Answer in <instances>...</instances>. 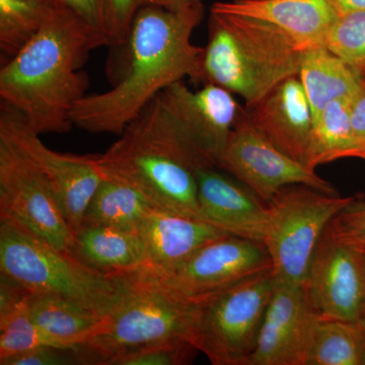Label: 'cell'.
Instances as JSON below:
<instances>
[{"mask_svg": "<svg viewBox=\"0 0 365 365\" xmlns=\"http://www.w3.org/2000/svg\"><path fill=\"white\" fill-rule=\"evenodd\" d=\"M359 74L360 76V78L364 79L365 81V67L364 69H361V71H359Z\"/></svg>", "mask_w": 365, "mask_h": 365, "instance_id": "cell-38", "label": "cell"}, {"mask_svg": "<svg viewBox=\"0 0 365 365\" xmlns=\"http://www.w3.org/2000/svg\"><path fill=\"white\" fill-rule=\"evenodd\" d=\"M104 177L129 186L155 208L200 220L197 173L215 167L196 148L160 95L102 155Z\"/></svg>", "mask_w": 365, "mask_h": 365, "instance_id": "cell-3", "label": "cell"}, {"mask_svg": "<svg viewBox=\"0 0 365 365\" xmlns=\"http://www.w3.org/2000/svg\"><path fill=\"white\" fill-rule=\"evenodd\" d=\"M198 350L186 340L158 343L129 353L116 365H182L191 364Z\"/></svg>", "mask_w": 365, "mask_h": 365, "instance_id": "cell-29", "label": "cell"}, {"mask_svg": "<svg viewBox=\"0 0 365 365\" xmlns=\"http://www.w3.org/2000/svg\"><path fill=\"white\" fill-rule=\"evenodd\" d=\"M28 299L13 311L0 314V361L41 346L64 348L34 323L26 309Z\"/></svg>", "mask_w": 365, "mask_h": 365, "instance_id": "cell-27", "label": "cell"}, {"mask_svg": "<svg viewBox=\"0 0 365 365\" xmlns=\"http://www.w3.org/2000/svg\"><path fill=\"white\" fill-rule=\"evenodd\" d=\"M0 129L13 137L44 173L74 235L83 227L86 209L104 179L97 155H74L47 148L20 113L1 104Z\"/></svg>", "mask_w": 365, "mask_h": 365, "instance_id": "cell-12", "label": "cell"}, {"mask_svg": "<svg viewBox=\"0 0 365 365\" xmlns=\"http://www.w3.org/2000/svg\"><path fill=\"white\" fill-rule=\"evenodd\" d=\"M319 319L306 282L276 281L248 365H307Z\"/></svg>", "mask_w": 365, "mask_h": 365, "instance_id": "cell-13", "label": "cell"}, {"mask_svg": "<svg viewBox=\"0 0 365 365\" xmlns=\"http://www.w3.org/2000/svg\"><path fill=\"white\" fill-rule=\"evenodd\" d=\"M140 0H106V37L112 46L127 43Z\"/></svg>", "mask_w": 365, "mask_h": 365, "instance_id": "cell-31", "label": "cell"}, {"mask_svg": "<svg viewBox=\"0 0 365 365\" xmlns=\"http://www.w3.org/2000/svg\"><path fill=\"white\" fill-rule=\"evenodd\" d=\"M246 110L252 123L271 143L304 165L314 116L299 76L281 81Z\"/></svg>", "mask_w": 365, "mask_h": 365, "instance_id": "cell-18", "label": "cell"}, {"mask_svg": "<svg viewBox=\"0 0 365 365\" xmlns=\"http://www.w3.org/2000/svg\"><path fill=\"white\" fill-rule=\"evenodd\" d=\"M105 45V35L60 4L40 32L2 64V104L20 113L39 135L66 133L73 126L72 108L90 85L81 68L93 50Z\"/></svg>", "mask_w": 365, "mask_h": 365, "instance_id": "cell-2", "label": "cell"}, {"mask_svg": "<svg viewBox=\"0 0 365 365\" xmlns=\"http://www.w3.org/2000/svg\"><path fill=\"white\" fill-rule=\"evenodd\" d=\"M0 217L56 248L71 252L74 235L51 185L31 155L0 129Z\"/></svg>", "mask_w": 365, "mask_h": 365, "instance_id": "cell-9", "label": "cell"}, {"mask_svg": "<svg viewBox=\"0 0 365 365\" xmlns=\"http://www.w3.org/2000/svg\"><path fill=\"white\" fill-rule=\"evenodd\" d=\"M327 232L335 241L365 248V202L355 199L329 223Z\"/></svg>", "mask_w": 365, "mask_h": 365, "instance_id": "cell-30", "label": "cell"}, {"mask_svg": "<svg viewBox=\"0 0 365 365\" xmlns=\"http://www.w3.org/2000/svg\"><path fill=\"white\" fill-rule=\"evenodd\" d=\"M160 95L196 148L211 165L218 167L242 109L234 95L212 83L192 91L182 81L168 86Z\"/></svg>", "mask_w": 365, "mask_h": 365, "instance_id": "cell-15", "label": "cell"}, {"mask_svg": "<svg viewBox=\"0 0 365 365\" xmlns=\"http://www.w3.org/2000/svg\"><path fill=\"white\" fill-rule=\"evenodd\" d=\"M61 1L91 28L102 33L106 37V0H61Z\"/></svg>", "mask_w": 365, "mask_h": 365, "instance_id": "cell-33", "label": "cell"}, {"mask_svg": "<svg viewBox=\"0 0 365 365\" xmlns=\"http://www.w3.org/2000/svg\"><path fill=\"white\" fill-rule=\"evenodd\" d=\"M306 287L321 318L359 321L365 306L364 250L335 241L326 228L312 259Z\"/></svg>", "mask_w": 365, "mask_h": 365, "instance_id": "cell-14", "label": "cell"}, {"mask_svg": "<svg viewBox=\"0 0 365 365\" xmlns=\"http://www.w3.org/2000/svg\"><path fill=\"white\" fill-rule=\"evenodd\" d=\"M359 322L360 323V325H361L362 331H364L365 340V306L364 307V309H362L361 314H360Z\"/></svg>", "mask_w": 365, "mask_h": 365, "instance_id": "cell-37", "label": "cell"}, {"mask_svg": "<svg viewBox=\"0 0 365 365\" xmlns=\"http://www.w3.org/2000/svg\"><path fill=\"white\" fill-rule=\"evenodd\" d=\"M302 53L267 24L211 11L203 85L220 86L251 107L281 81L299 74Z\"/></svg>", "mask_w": 365, "mask_h": 365, "instance_id": "cell-4", "label": "cell"}, {"mask_svg": "<svg viewBox=\"0 0 365 365\" xmlns=\"http://www.w3.org/2000/svg\"><path fill=\"white\" fill-rule=\"evenodd\" d=\"M362 250H364V254H365V248H362Z\"/></svg>", "mask_w": 365, "mask_h": 365, "instance_id": "cell-39", "label": "cell"}, {"mask_svg": "<svg viewBox=\"0 0 365 365\" xmlns=\"http://www.w3.org/2000/svg\"><path fill=\"white\" fill-rule=\"evenodd\" d=\"M350 122L359 144L361 160H365V81L361 78L359 93L350 101Z\"/></svg>", "mask_w": 365, "mask_h": 365, "instance_id": "cell-34", "label": "cell"}, {"mask_svg": "<svg viewBox=\"0 0 365 365\" xmlns=\"http://www.w3.org/2000/svg\"><path fill=\"white\" fill-rule=\"evenodd\" d=\"M272 269L261 242L227 235L204 245L187 260L158 278H143L192 304ZM139 277V276H138Z\"/></svg>", "mask_w": 365, "mask_h": 365, "instance_id": "cell-10", "label": "cell"}, {"mask_svg": "<svg viewBox=\"0 0 365 365\" xmlns=\"http://www.w3.org/2000/svg\"><path fill=\"white\" fill-rule=\"evenodd\" d=\"M217 168L246 185L267 204L281 189L290 185H304L330 195H339L316 170L288 157L271 143L252 123L246 108H242L235 122Z\"/></svg>", "mask_w": 365, "mask_h": 365, "instance_id": "cell-11", "label": "cell"}, {"mask_svg": "<svg viewBox=\"0 0 365 365\" xmlns=\"http://www.w3.org/2000/svg\"><path fill=\"white\" fill-rule=\"evenodd\" d=\"M204 9L167 11L144 6L137 11L129 35V66L111 90L79 100L71 123L91 133L120 134L168 86L190 78L203 83L204 48L192 34Z\"/></svg>", "mask_w": 365, "mask_h": 365, "instance_id": "cell-1", "label": "cell"}, {"mask_svg": "<svg viewBox=\"0 0 365 365\" xmlns=\"http://www.w3.org/2000/svg\"><path fill=\"white\" fill-rule=\"evenodd\" d=\"M349 104V101H333L314 118L304 162L309 169L342 158L361 160L350 122Z\"/></svg>", "mask_w": 365, "mask_h": 365, "instance_id": "cell-23", "label": "cell"}, {"mask_svg": "<svg viewBox=\"0 0 365 365\" xmlns=\"http://www.w3.org/2000/svg\"><path fill=\"white\" fill-rule=\"evenodd\" d=\"M0 275L32 294L71 300L107 316L116 309L134 277L111 275L86 265L9 218L0 217Z\"/></svg>", "mask_w": 365, "mask_h": 365, "instance_id": "cell-5", "label": "cell"}, {"mask_svg": "<svg viewBox=\"0 0 365 365\" xmlns=\"http://www.w3.org/2000/svg\"><path fill=\"white\" fill-rule=\"evenodd\" d=\"M336 11L339 14L365 11V0H331Z\"/></svg>", "mask_w": 365, "mask_h": 365, "instance_id": "cell-36", "label": "cell"}, {"mask_svg": "<svg viewBox=\"0 0 365 365\" xmlns=\"http://www.w3.org/2000/svg\"><path fill=\"white\" fill-rule=\"evenodd\" d=\"M356 197L330 195L304 185L284 187L268 203L263 245L277 282H306L314 251L329 223Z\"/></svg>", "mask_w": 365, "mask_h": 365, "instance_id": "cell-8", "label": "cell"}, {"mask_svg": "<svg viewBox=\"0 0 365 365\" xmlns=\"http://www.w3.org/2000/svg\"><path fill=\"white\" fill-rule=\"evenodd\" d=\"M141 6H150L160 7L167 11H191V9H202V0H140Z\"/></svg>", "mask_w": 365, "mask_h": 365, "instance_id": "cell-35", "label": "cell"}, {"mask_svg": "<svg viewBox=\"0 0 365 365\" xmlns=\"http://www.w3.org/2000/svg\"><path fill=\"white\" fill-rule=\"evenodd\" d=\"M71 253L86 265L111 275L135 277L146 268L145 249L135 230L85 225L76 235Z\"/></svg>", "mask_w": 365, "mask_h": 365, "instance_id": "cell-20", "label": "cell"}, {"mask_svg": "<svg viewBox=\"0 0 365 365\" xmlns=\"http://www.w3.org/2000/svg\"><path fill=\"white\" fill-rule=\"evenodd\" d=\"M26 309L34 323L64 348H76L98 332L107 317L71 300L46 294H30Z\"/></svg>", "mask_w": 365, "mask_h": 365, "instance_id": "cell-22", "label": "cell"}, {"mask_svg": "<svg viewBox=\"0 0 365 365\" xmlns=\"http://www.w3.org/2000/svg\"><path fill=\"white\" fill-rule=\"evenodd\" d=\"M78 364V356L73 348H59L53 346H41L9 357L0 365H71Z\"/></svg>", "mask_w": 365, "mask_h": 365, "instance_id": "cell-32", "label": "cell"}, {"mask_svg": "<svg viewBox=\"0 0 365 365\" xmlns=\"http://www.w3.org/2000/svg\"><path fill=\"white\" fill-rule=\"evenodd\" d=\"M61 0H0V53L13 58L40 32Z\"/></svg>", "mask_w": 365, "mask_h": 365, "instance_id": "cell-26", "label": "cell"}, {"mask_svg": "<svg viewBox=\"0 0 365 365\" xmlns=\"http://www.w3.org/2000/svg\"><path fill=\"white\" fill-rule=\"evenodd\" d=\"M273 270L197 304L189 341L213 365H248L275 287Z\"/></svg>", "mask_w": 365, "mask_h": 365, "instance_id": "cell-7", "label": "cell"}, {"mask_svg": "<svg viewBox=\"0 0 365 365\" xmlns=\"http://www.w3.org/2000/svg\"><path fill=\"white\" fill-rule=\"evenodd\" d=\"M197 182L201 222L228 235L263 242L269 222L267 203L217 167L199 170Z\"/></svg>", "mask_w": 365, "mask_h": 365, "instance_id": "cell-16", "label": "cell"}, {"mask_svg": "<svg viewBox=\"0 0 365 365\" xmlns=\"http://www.w3.org/2000/svg\"><path fill=\"white\" fill-rule=\"evenodd\" d=\"M153 208L155 206L133 187L104 177L86 209L83 227L102 225L137 232Z\"/></svg>", "mask_w": 365, "mask_h": 365, "instance_id": "cell-24", "label": "cell"}, {"mask_svg": "<svg viewBox=\"0 0 365 365\" xmlns=\"http://www.w3.org/2000/svg\"><path fill=\"white\" fill-rule=\"evenodd\" d=\"M197 304L140 277L98 332L73 348L78 364L116 365L129 353L170 341H189Z\"/></svg>", "mask_w": 365, "mask_h": 365, "instance_id": "cell-6", "label": "cell"}, {"mask_svg": "<svg viewBox=\"0 0 365 365\" xmlns=\"http://www.w3.org/2000/svg\"><path fill=\"white\" fill-rule=\"evenodd\" d=\"M307 365H365V340L359 321L319 319Z\"/></svg>", "mask_w": 365, "mask_h": 365, "instance_id": "cell-25", "label": "cell"}, {"mask_svg": "<svg viewBox=\"0 0 365 365\" xmlns=\"http://www.w3.org/2000/svg\"><path fill=\"white\" fill-rule=\"evenodd\" d=\"M326 47L357 72L365 67V11L339 14Z\"/></svg>", "mask_w": 365, "mask_h": 365, "instance_id": "cell-28", "label": "cell"}, {"mask_svg": "<svg viewBox=\"0 0 365 365\" xmlns=\"http://www.w3.org/2000/svg\"><path fill=\"white\" fill-rule=\"evenodd\" d=\"M146 254V268L139 277L169 273L208 242L227 235L220 228L194 218L153 208L139 227Z\"/></svg>", "mask_w": 365, "mask_h": 365, "instance_id": "cell-19", "label": "cell"}, {"mask_svg": "<svg viewBox=\"0 0 365 365\" xmlns=\"http://www.w3.org/2000/svg\"><path fill=\"white\" fill-rule=\"evenodd\" d=\"M211 11L267 24L302 52L326 46L328 34L338 16L331 0H232L216 2Z\"/></svg>", "mask_w": 365, "mask_h": 365, "instance_id": "cell-17", "label": "cell"}, {"mask_svg": "<svg viewBox=\"0 0 365 365\" xmlns=\"http://www.w3.org/2000/svg\"><path fill=\"white\" fill-rule=\"evenodd\" d=\"M299 76L314 118L333 101H351L361 86L359 72L325 45L302 53Z\"/></svg>", "mask_w": 365, "mask_h": 365, "instance_id": "cell-21", "label": "cell"}]
</instances>
